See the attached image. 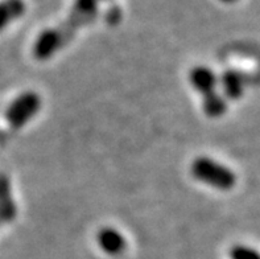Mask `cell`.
<instances>
[{
	"mask_svg": "<svg viewBox=\"0 0 260 259\" xmlns=\"http://www.w3.org/2000/svg\"><path fill=\"white\" fill-rule=\"evenodd\" d=\"M189 81L190 85L197 90L200 94L204 95L213 93L217 90L218 77L208 66H196L189 73Z\"/></svg>",
	"mask_w": 260,
	"mask_h": 259,
	"instance_id": "6",
	"label": "cell"
},
{
	"mask_svg": "<svg viewBox=\"0 0 260 259\" xmlns=\"http://www.w3.org/2000/svg\"><path fill=\"white\" fill-rule=\"evenodd\" d=\"M221 82L222 90H223V97L226 99H237L242 98L246 89V74L241 70L228 69L222 73L221 78L218 79Z\"/></svg>",
	"mask_w": 260,
	"mask_h": 259,
	"instance_id": "4",
	"label": "cell"
},
{
	"mask_svg": "<svg viewBox=\"0 0 260 259\" xmlns=\"http://www.w3.org/2000/svg\"><path fill=\"white\" fill-rule=\"evenodd\" d=\"M24 0H3L0 2V31L13 23L25 13Z\"/></svg>",
	"mask_w": 260,
	"mask_h": 259,
	"instance_id": "8",
	"label": "cell"
},
{
	"mask_svg": "<svg viewBox=\"0 0 260 259\" xmlns=\"http://www.w3.org/2000/svg\"><path fill=\"white\" fill-rule=\"evenodd\" d=\"M96 240L99 247L109 255H120L127 246L124 237L114 227H103L99 230Z\"/></svg>",
	"mask_w": 260,
	"mask_h": 259,
	"instance_id": "7",
	"label": "cell"
},
{
	"mask_svg": "<svg viewBox=\"0 0 260 259\" xmlns=\"http://www.w3.org/2000/svg\"><path fill=\"white\" fill-rule=\"evenodd\" d=\"M40 107H41V98L39 94L33 92L21 93L11 102V105L7 108L6 119L11 127L19 130L39 112Z\"/></svg>",
	"mask_w": 260,
	"mask_h": 259,
	"instance_id": "3",
	"label": "cell"
},
{
	"mask_svg": "<svg viewBox=\"0 0 260 259\" xmlns=\"http://www.w3.org/2000/svg\"><path fill=\"white\" fill-rule=\"evenodd\" d=\"M202 108L209 118H221L222 115L228 111V99L224 98L223 94H219L215 90V92L204 95Z\"/></svg>",
	"mask_w": 260,
	"mask_h": 259,
	"instance_id": "9",
	"label": "cell"
},
{
	"mask_svg": "<svg viewBox=\"0 0 260 259\" xmlns=\"http://www.w3.org/2000/svg\"><path fill=\"white\" fill-rule=\"evenodd\" d=\"M17 208L12 196L8 176L0 172V223H10L16 218Z\"/></svg>",
	"mask_w": 260,
	"mask_h": 259,
	"instance_id": "5",
	"label": "cell"
},
{
	"mask_svg": "<svg viewBox=\"0 0 260 259\" xmlns=\"http://www.w3.org/2000/svg\"><path fill=\"white\" fill-rule=\"evenodd\" d=\"M191 174L198 181L219 190H230L237 184V175L230 168L208 156H200L193 161Z\"/></svg>",
	"mask_w": 260,
	"mask_h": 259,
	"instance_id": "2",
	"label": "cell"
},
{
	"mask_svg": "<svg viewBox=\"0 0 260 259\" xmlns=\"http://www.w3.org/2000/svg\"><path fill=\"white\" fill-rule=\"evenodd\" d=\"M107 0H74L69 15L54 28L44 31L33 45V56L37 60H48L68 45L81 28L95 21L99 6Z\"/></svg>",
	"mask_w": 260,
	"mask_h": 259,
	"instance_id": "1",
	"label": "cell"
},
{
	"mask_svg": "<svg viewBox=\"0 0 260 259\" xmlns=\"http://www.w3.org/2000/svg\"><path fill=\"white\" fill-rule=\"evenodd\" d=\"M230 259H260V253L252 247L235 245L230 249Z\"/></svg>",
	"mask_w": 260,
	"mask_h": 259,
	"instance_id": "10",
	"label": "cell"
},
{
	"mask_svg": "<svg viewBox=\"0 0 260 259\" xmlns=\"http://www.w3.org/2000/svg\"><path fill=\"white\" fill-rule=\"evenodd\" d=\"M219 2H222V3L224 4H233V3H237L238 0H219Z\"/></svg>",
	"mask_w": 260,
	"mask_h": 259,
	"instance_id": "12",
	"label": "cell"
},
{
	"mask_svg": "<svg viewBox=\"0 0 260 259\" xmlns=\"http://www.w3.org/2000/svg\"><path fill=\"white\" fill-rule=\"evenodd\" d=\"M120 10H119V7H112V8H110L109 11H107V13H106V21L109 24H111V25H114V24H118L119 20H120Z\"/></svg>",
	"mask_w": 260,
	"mask_h": 259,
	"instance_id": "11",
	"label": "cell"
}]
</instances>
